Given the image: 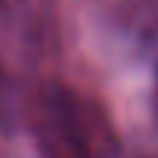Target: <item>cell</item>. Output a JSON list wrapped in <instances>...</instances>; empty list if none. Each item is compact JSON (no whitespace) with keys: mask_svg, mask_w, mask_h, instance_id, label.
I'll return each mask as SVG.
<instances>
[{"mask_svg":"<svg viewBox=\"0 0 158 158\" xmlns=\"http://www.w3.org/2000/svg\"><path fill=\"white\" fill-rule=\"evenodd\" d=\"M32 126L44 158H94V114L64 85L41 91Z\"/></svg>","mask_w":158,"mask_h":158,"instance_id":"cell-1","label":"cell"},{"mask_svg":"<svg viewBox=\"0 0 158 158\" xmlns=\"http://www.w3.org/2000/svg\"><path fill=\"white\" fill-rule=\"evenodd\" d=\"M152 106H155V117H158V76H155V94H152Z\"/></svg>","mask_w":158,"mask_h":158,"instance_id":"cell-2","label":"cell"}]
</instances>
